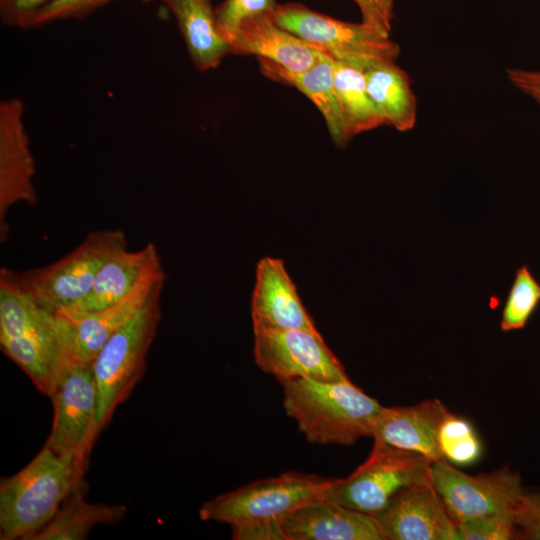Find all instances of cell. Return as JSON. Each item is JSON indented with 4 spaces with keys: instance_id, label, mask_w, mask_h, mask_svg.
<instances>
[{
    "instance_id": "obj_21",
    "label": "cell",
    "mask_w": 540,
    "mask_h": 540,
    "mask_svg": "<svg viewBox=\"0 0 540 540\" xmlns=\"http://www.w3.org/2000/svg\"><path fill=\"white\" fill-rule=\"evenodd\" d=\"M174 14L188 54L200 71L214 69L230 53L210 0H162Z\"/></svg>"
},
{
    "instance_id": "obj_23",
    "label": "cell",
    "mask_w": 540,
    "mask_h": 540,
    "mask_svg": "<svg viewBox=\"0 0 540 540\" xmlns=\"http://www.w3.org/2000/svg\"><path fill=\"white\" fill-rule=\"evenodd\" d=\"M86 484L76 488L52 519L29 540H84L101 524H115L127 512L123 504L92 503L86 500Z\"/></svg>"
},
{
    "instance_id": "obj_32",
    "label": "cell",
    "mask_w": 540,
    "mask_h": 540,
    "mask_svg": "<svg viewBox=\"0 0 540 540\" xmlns=\"http://www.w3.org/2000/svg\"><path fill=\"white\" fill-rule=\"evenodd\" d=\"M231 529L232 539L235 540H287L281 521L256 523Z\"/></svg>"
},
{
    "instance_id": "obj_1",
    "label": "cell",
    "mask_w": 540,
    "mask_h": 540,
    "mask_svg": "<svg viewBox=\"0 0 540 540\" xmlns=\"http://www.w3.org/2000/svg\"><path fill=\"white\" fill-rule=\"evenodd\" d=\"M281 385L284 411L313 444L349 446L371 437L383 408L350 379L297 378Z\"/></svg>"
},
{
    "instance_id": "obj_30",
    "label": "cell",
    "mask_w": 540,
    "mask_h": 540,
    "mask_svg": "<svg viewBox=\"0 0 540 540\" xmlns=\"http://www.w3.org/2000/svg\"><path fill=\"white\" fill-rule=\"evenodd\" d=\"M54 0H0L1 21L10 27L33 28L40 13Z\"/></svg>"
},
{
    "instance_id": "obj_4",
    "label": "cell",
    "mask_w": 540,
    "mask_h": 540,
    "mask_svg": "<svg viewBox=\"0 0 540 540\" xmlns=\"http://www.w3.org/2000/svg\"><path fill=\"white\" fill-rule=\"evenodd\" d=\"M163 287L164 283L153 290L145 305L111 336L93 361L100 432L143 377L147 355L162 316L160 297Z\"/></svg>"
},
{
    "instance_id": "obj_26",
    "label": "cell",
    "mask_w": 540,
    "mask_h": 540,
    "mask_svg": "<svg viewBox=\"0 0 540 540\" xmlns=\"http://www.w3.org/2000/svg\"><path fill=\"white\" fill-rule=\"evenodd\" d=\"M438 445L446 460L460 465L474 463L481 455V444L471 424L452 413L440 426Z\"/></svg>"
},
{
    "instance_id": "obj_20",
    "label": "cell",
    "mask_w": 540,
    "mask_h": 540,
    "mask_svg": "<svg viewBox=\"0 0 540 540\" xmlns=\"http://www.w3.org/2000/svg\"><path fill=\"white\" fill-rule=\"evenodd\" d=\"M268 78L290 85L308 97L322 114L333 142L345 147L354 137L339 103L334 86V59L324 53L310 69L289 71L268 60L258 59Z\"/></svg>"
},
{
    "instance_id": "obj_19",
    "label": "cell",
    "mask_w": 540,
    "mask_h": 540,
    "mask_svg": "<svg viewBox=\"0 0 540 540\" xmlns=\"http://www.w3.org/2000/svg\"><path fill=\"white\" fill-rule=\"evenodd\" d=\"M161 270V258L154 243H147L136 251L123 249L103 265L90 291L80 302L57 313L79 315L109 307L124 299L147 277Z\"/></svg>"
},
{
    "instance_id": "obj_2",
    "label": "cell",
    "mask_w": 540,
    "mask_h": 540,
    "mask_svg": "<svg viewBox=\"0 0 540 540\" xmlns=\"http://www.w3.org/2000/svg\"><path fill=\"white\" fill-rule=\"evenodd\" d=\"M87 464L47 446L20 471L0 482V539L29 540L85 483Z\"/></svg>"
},
{
    "instance_id": "obj_6",
    "label": "cell",
    "mask_w": 540,
    "mask_h": 540,
    "mask_svg": "<svg viewBox=\"0 0 540 540\" xmlns=\"http://www.w3.org/2000/svg\"><path fill=\"white\" fill-rule=\"evenodd\" d=\"M336 478L288 471L250 482L206 501L199 509L203 521L233 527L281 521L298 507L323 498Z\"/></svg>"
},
{
    "instance_id": "obj_14",
    "label": "cell",
    "mask_w": 540,
    "mask_h": 540,
    "mask_svg": "<svg viewBox=\"0 0 540 540\" xmlns=\"http://www.w3.org/2000/svg\"><path fill=\"white\" fill-rule=\"evenodd\" d=\"M165 280L163 269L109 307L79 315L54 313L66 358L93 363L104 344L145 305L153 290Z\"/></svg>"
},
{
    "instance_id": "obj_13",
    "label": "cell",
    "mask_w": 540,
    "mask_h": 540,
    "mask_svg": "<svg viewBox=\"0 0 540 540\" xmlns=\"http://www.w3.org/2000/svg\"><path fill=\"white\" fill-rule=\"evenodd\" d=\"M25 106L17 97L0 102V241L5 242L8 210L22 202L34 206L35 159L24 124Z\"/></svg>"
},
{
    "instance_id": "obj_15",
    "label": "cell",
    "mask_w": 540,
    "mask_h": 540,
    "mask_svg": "<svg viewBox=\"0 0 540 540\" xmlns=\"http://www.w3.org/2000/svg\"><path fill=\"white\" fill-rule=\"evenodd\" d=\"M253 328L319 332L281 259L262 258L251 299Z\"/></svg>"
},
{
    "instance_id": "obj_27",
    "label": "cell",
    "mask_w": 540,
    "mask_h": 540,
    "mask_svg": "<svg viewBox=\"0 0 540 540\" xmlns=\"http://www.w3.org/2000/svg\"><path fill=\"white\" fill-rule=\"evenodd\" d=\"M278 5L275 0H225L215 10L218 29L229 44L244 21L273 13Z\"/></svg>"
},
{
    "instance_id": "obj_18",
    "label": "cell",
    "mask_w": 540,
    "mask_h": 540,
    "mask_svg": "<svg viewBox=\"0 0 540 540\" xmlns=\"http://www.w3.org/2000/svg\"><path fill=\"white\" fill-rule=\"evenodd\" d=\"M235 54L255 55L289 71L301 72L314 66L325 53L281 28L273 13L244 21L229 43Z\"/></svg>"
},
{
    "instance_id": "obj_17",
    "label": "cell",
    "mask_w": 540,
    "mask_h": 540,
    "mask_svg": "<svg viewBox=\"0 0 540 540\" xmlns=\"http://www.w3.org/2000/svg\"><path fill=\"white\" fill-rule=\"evenodd\" d=\"M449 413L437 399L426 400L414 406L383 407L371 437L422 454L432 462L445 459L438 445V433Z\"/></svg>"
},
{
    "instance_id": "obj_5",
    "label": "cell",
    "mask_w": 540,
    "mask_h": 540,
    "mask_svg": "<svg viewBox=\"0 0 540 540\" xmlns=\"http://www.w3.org/2000/svg\"><path fill=\"white\" fill-rule=\"evenodd\" d=\"M120 229L91 231L72 251L46 266L12 271L17 284L46 310L70 309L90 291L103 265L127 248Z\"/></svg>"
},
{
    "instance_id": "obj_3",
    "label": "cell",
    "mask_w": 540,
    "mask_h": 540,
    "mask_svg": "<svg viewBox=\"0 0 540 540\" xmlns=\"http://www.w3.org/2000/svg\"><path fill=\"white\" fill-rule=\"evenodd\" d=\"M0 347L44 395L50 396L64 361L56 316L0 270Z\"/></svg>"
},
{
    "instance_id": "obj_12",
    "label": "cell",
    "mask_w": 540,
    "mask_h": 540,
    "mask_svg": "<svg viewBox=\"0 0 540 540\" xmlns=\"http://www.w3.org/2000/svg\"><path fill=\"white\" fill-rule=\"evenodd\" d=\"M372 517L383 540H458L457 524L430 477L401 488Z\"/></svg>"
},
{
    "instance_id": "obj_22",
    "label": "cell",
    "mask_w": 540,
    "mask_h": 540,
    "mask_svg": "<svg viewBox=\"0 0 540 540\" xmlns=\"http://www.w3.org/2000/svg\"><path fill=\"white\" fill-rule=\"evenodd\" d=\"M368 93L384 124L406 132L415 126L417 101L407 74L395 61L375 63L365 69Z\"/></svg>"
},
{
    "instance_id": "obj_29",
    "label": "cell",
    "mask_w": 540,
    "mask_h": 540,
    "mask_svg": "<svg viewBox=\"0 0 540 540\" xmlns=\"http://www.w3.org/2000/svg\"><path fill=\"white\" fill-rule=\"evenodd\" d=\"M113 0H54L37 17L34 27L61 20H82Z\"/></svg>"
},
{
    "instance_id": "obj_28",
    "label": "cell",
    "mask_w": 540,
    "mask_h": 540,
    "mask_svg": "<svg viewBox=\"0 0 540 540\" xmlns=\"http://www.w3.org/2000/svg\"><path fill=\"white\" fill-rule=\"evenodd\" d=\"M458 539L512 540L519 539L516 512L485 515L457 524Z\"/></svg>"
},
{
    "instance_id": "obj_24",
    "label": "cell",
    "mask_w": 540,
    "mask_h": 540,
    "mask_svg": "<svg viewBox=\"0 0 540 540\" xmlns=\"http://www.w3.org/2000/svg\"><path fill=\"white\" fill-rule=\"evenodd\" d=\"M334 86L353 136L385 125L368 93L364 68L334 60Z\"/></svg>"
},
{
    "instance_id": "obj_9",
    "label": "cell",
    "mask_w": 540,
    "mask_h": 540,
    "mask_svg": "<svg viewBox=\"0 0 540 540\" xmlns=\"http://www.w3.org/2000/svg\"><path fill=\"white\" fill-rule=\"evenodd\" d=\"M49 397L53 421L44 445L88 465L90 452L100 434L93 363L66 358Z\"/></svg>"
},
{
    "instance_id": "obj_36",
    "label": "cell",
    "mask_w": 540,
    "mask_h": 540,
    "mask_svg": "<svg viewBox=\"0 0 540 540\" xmlns=\"http://www.w3.org/2000/svg\"><path fill=\"white\" fill-rule=\"evenodd\" d=\"M140 1H143V2H149V1H153V0H140Z\"/></svg>"
},
{
    "instance_id": "obj_7",
    "label": "cell",
    "mask_w": 540,
    "mask_h": 540,
    "mask_svg": "<svg viewBox=\"0 0 540 540\" xmlns=\"http://www.w3.org/2000/svg\"><path fill=\"white\" fill-rule=\"evenodd\" d=\"M275 22L336 61L364 69L383 61H395L399 46L386 34L365 23H350L321 14L301 4L278 5Z\"/></svg>"
},
{
    "instance_id": "obj_33",
    "label": "cell",
    "mask_w": 540,
    "mask_h": 540,
    "mask_svg": "<svg viewBox=\"0 0 540 540\" xmlns=\"http://www.w3.org/2000/svg\"><path fill=\"white\" fill-rule=\"evenodd\" d=\"M507 77L521 92L540 106V70L508 69Z\"/></svg>"
},
{
    "instance_id": "obj_16",
    "label": "cell",
    "mask_w": 540,
    "mask_h": 540,
    "mask_svg": "<svg viewBox=\"0 0 540 540\" xmlns=\"http://www.w3.org/2000/svg\"><path fill=\"white\" fill-rule=\"evenodd\" d=\"M287 540H383L371 515L319 498L281 520Z\"/></svg>"
},
{
    "instance_id": "obj_31",
    "label": "cell",
    "mask_w": 540,
    "mask_h": 540,
    "mask_svg": "<svg viewBox=\"0 0 540 540\" xmlns=\"http://www.w3.org/2000/svg\"><path fill=\"white\" fill-rule=\"evenodd\" d=\"M519 539L540 540V492L525 490L516 510Z\"/></svg>"
},
{
    "instance_id": "obj_10",
    "label": "cell",
    "mask_w": 540,
    "mask_h": 540,
    "mask_svg": "<svg viewBox=\"0 0 540 540\" xmlns=\"http://www.w3.org/2000/svg\"><path fill=\"white\" fill-rule=\"evenodd\" d=\"M256 365L282 384L297 378L322 381L349 379L319 332L253 328Z\"/></svg>"
},
{
    "instance_id": "obj_11",
    "label": "cell",
    "mask_w": 540,
    "mask_h": 540,
    "mask_svg": "<svg viewBox=\"0 0 540 540\" xmlns=\"http://www.w3.org/2000/svg\"><path fill=\"white\" fill-rule=\"evenodd\" d=\"M430 479L456 524L493 513L516 512L525 491L520 475L508 466L468 475L441 459L432 462Z\"/></svg>"
},
{
    "instance_id": "obj_8",
    "label": "cell",
    "mask_w": 540,
    "mask_h": 540,
    "mask_svg": "<svg viewBox=\"0 0 540 540\" xmlns=\"http://www.w3.org/2000/svg\"><path fill=\"white\" fill-rule=\"evenodd\" d=\"M431 464L422 454L374 440L368 458L346 478H336L323 499L372 516L401 488L429 478Z\"/></svg>"
},
{
    "instance_id": "obj_34",
    "label": "cell",
    "mask_w": 540,
    "mask_h": 540,
    "mask_svg": "<svg viewBox=\"0 0 540 540\" xmlns=\"http://www.w3.org/2000/svg\"><path fill=\"white\" fill-rule=\"evenodd\" d=\"M359 7L362 21L389 34L391 27L387 25L379 11L369 0H353Z\"/></svg>"
},
{
    "instance_id": "obj_25",
    "label": "cell",
    "mask_w": 540,
    "mask_h": 540,
    "mask_svg": "<svg viewBox=\"0 0 540 540\" xmlns=\"http://www.w3.org/2000/svg\"><path fill=\"white\" fill-rule=\"evenodd\" d=\"M540 304V283L528 265L516 270L513 283L505 300L500 328L504 332L520 330L526 326Z\"/></svg>"
},
{
    "instance_id": "obj_35",
    "label": "cell",
    "mask_w": 540,
    "mask_h": 540,
    "mask_svg": "<svg viewBox=\"0 0 540 540\" xmlns=\"http://www.w3.org/2000/svg\"><path fill=\"white\" fill-rule=\"evenodd\" d=\"M374 7L379 11L384 21L389 27L393 19V3L394 0H369Z\"/></svg>"
}]
</instances>
